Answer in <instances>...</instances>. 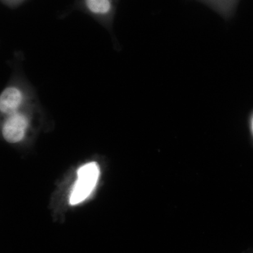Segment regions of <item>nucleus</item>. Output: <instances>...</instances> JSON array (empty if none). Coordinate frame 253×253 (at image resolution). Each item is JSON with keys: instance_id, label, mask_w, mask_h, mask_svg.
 <instances>
[{"instance_id": "20e7f679", "label": "nucleus", "mask_w": 253, "mask_h": 253, "mask_svg": "<svg viewBox=\"0 0 253 253\" xmlns=\"http://www.w3.org/2000/svg\"><path fill=\"white\" fill-rule=\"evenodd\" d=\"M86 6L94 14H105L111 9L109 0H86Z\"/></svg>"}, {"instance_id": "f03ea898", "label": "nucleus", "mask_w": 253, "mask_h": 253, "mask_svg": "<svg viewBox=\"0 0 253 253\" xmlns=\"http://www.w3.org/2000/svg\"><path fill=\"white\" fill-rule=\"evenodd\" d=\"M28 126V118L23 113L16 112L9 115L3 125V136L8 142H19L24 138Z\"/></svg>"}, {"instance_id": "39448f33", "label": "nucleus", "mask_w": 253, "mask_h": 253, "mask_svg": "<svg viewBox=\"0 0 253 253\" xmlns=\"http://www.w3.org/2000/svg\"><path fill=\"white\" fill-rule=\"evenodd\" d=\"M251 130H252V132H253V116H252V118H251Z\"/></svg>"}, {"instance_id": "f257e3e1", "label": "nucleus", "mask_w": 253, "mask_h": 253, "mask_svg": "<svg viewBox=\"0 0 253 253\" xmlns=\"http://www.w3.org/2000/svg\"><path fill=\"white\" fill-rule=\"evenodd\" d=\"M99 176V168L96 163H87L80 168L70 196V204L75 206L85 201L97 184Z\"/></svg>"}, {"instance_id": "7ed1b4c3", "label": "nucleus", "mask_w": 253, "mask_h": 253, "mask_svg": "<svg viewBox=\"0 0 253 253\" xmlns=\"http://www.w3.org/2000/svg\"><path fill=\"white\" fill-rule=\"evenodd\" d=\"M24 94L20 88L15 86L6 87L0 95V110L1 112L9 115L18 112L23 104Z\"/></svg>"}]
</instances>
